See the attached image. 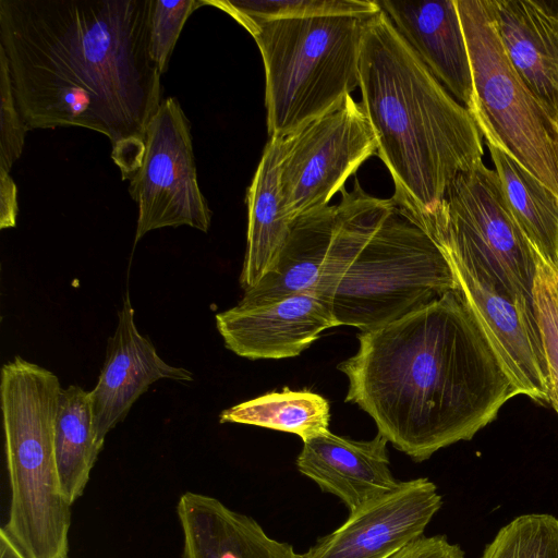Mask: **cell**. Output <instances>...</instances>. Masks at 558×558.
Returning <instances> with one entry per match:
<instances>
[{
	"instance_id": "cb8c5ba5",
	"label": "cell",
	"mask_w": 558,
	"mask_h": 558,
	"mask_svg": "<svg viewBox=\"0 0 558 558\" xmlns=\"http://www.w3.org/2000/svg\"><path fill=\"white\" fill-rule=\"evenodd\" d=\"M204 2L205 5L222 10L243 27L254 23L291 17L323 15L366 17L381 11L377 1L366 0H204Z\"/></svg>"
},
{
	"instance_id": "5b68a950",
	"label": "cell",
	"mask_w": 558,
	"mask_h": 558,
	"mask_svg": "<svg viewBox=\"0 0 558 558\" xmlns=\"http://www.w3.org/2000/svg\"><path fill=\"white\" fill-rule=\"evenodd\" d=\"M367 17H291L244 27L264 62L270 137L293 132L360 86L361 43Z\"/></svg>"
},
{
	"instance_id": "4fadbf2b",
	"label": "cell",
	"mask_w": 558,
	"mask_h": 558,
	"mask_svg": "<svg viewBox=\"0 0 558 558\" xmlns=\"http://www.w3.org/2000/svg\"><path fill=\"white\" fill-rule=\"evenodd\" d=\"M225 345L250 360H280L300 355L320 333L338 327L330 307L310 293L280 301L235 306L216 315Z\"/></svg>"
},
{
	"instance_id": "9c48e42d",
	"label": "cell",
	"mask_w": 558,
	"mask_h": 558,
	"mask_svg": "<svg viewBox=\"0 0 558 558\" xmlns=\"http://www.w3.org/2000/svg\"><path fill=\"white\" fill-rule=\"evenodd\" d=\"M377 154V141L351 95L283 136L280 197L289 220L329 205L348 178Z\"/></svg>"
},
{
	"instance_id": "f1b7e54d",
	"label": "cell",
	"mask_w": 558,
	"mask_h": 558,
	"mask_svg": "<svg viewBox=\"0 0 558 558\" xmlns=\"http://www.w3.org/2000/svg\"><path fill=\"white\" fill-rule=\"evenodd\" d=\"M389 558H464V553L445 535H434L421 536Z\"/></svg>"
},
{
	"instance_id": "9a60e30c",
	"label": "cell",
	"mask_w": 558,
	"mask_h": 558,
	"mask_svg": "<svg viewBox=\"0 0 558 558\" xmlns=\"http://www.w3.org/2000/svg\"><path fill=\"white\" fill-rule=\"evenodd\" d=\"M504 49L558 124V0H486Z\"/></svg>"
},
{
	"instance_id": "8992f818",
	"label": "cell",
	"mask_w": 558,
	"mask_h": 558,
	"mask_svg": "<svg viewBox=\"0 0 558 558\" xmlns=\"http://www.w3.org/2000/svg\"><path fill=\"white\" fill-rule=\"evenodd\" d=\"M456 289L458 283L444 250L393 201L325 303L338 327L371 331Z\"/></svg>"
},
{
	"instance_id": "ac0fdd59",
	"label": "cell",
	"mask_w": 558,
	"mask_h": 558,
	"mask_svg": "<svg viewBox=\"0 0 558 558\" xmlns=\"http://www.w3.org/2000/svg\"><path fill=\"white\" fill-rule=\"evenodd\" d=\"M175 511L182 558H303L291 544L270 537L252 517L216 497L185 492Z\"/></svg>"
},
{
	"instance_id": "6da1fadb",
	"label": "cell",
	"mask_w": 558,
	"mask_h": 558,
	"mask_svg": "<svg viewBox=\"0 0 558 558\" xmlns=\"http://www.w3.org/2000/svg\"><path fill=\"white\" fill-rule=\"evenodd\" d=\"M154 0H0V48L28 130L80 126L132 166L160 105Z\"/></svg>"
},
{
	"instance_id": "5bb4252c",
	"label": "cell",
	"mask_w": 558,
	"mask_h": 558,
	"mask_svg": "<svg viewBox=\"0 0 558 558\" xmlns=\"http://www.w3.org/2000/svg\"><path fill=\"white\" fill-rule=\"evenodd\" d=\"M160 379L191 381L185 368L167 364L151 341L140 333L129 294L118 313V325L108 340L106 359L94 389L89 391L97 434H107L124 420L134 402Z\"/></svg>"
},
{
	"instance_id": "52a82bcc",
	"label": "cell",
	"mask_w": 558,
	"mask_h": 558,
	"mask_svg": "<svg viewBox=\"0 0 558 558\" xmlns=\"http://www.w3.org/2000/svg\"><path fill=\"white\" fill-rule=\"evenodd\" d=\"M469 51V112L481 135L558 195V124L512 66L486 0H454Z\"/></svg>"
},
{
	"instance_id": "484cf974",
	"label": "cell",
	"mask_w": 558,
	"mask_h": 558,
	"mask_svg": "<svg viewBox=\"0 0 558 558\" xmlns=\"http://www.w3.org/2000/svg\"><path fill=\"white\" fill-rule=\"evenodd\" d=\"M534 312L546 361L549 402L558 413V270L539 257Z\"/></svg>"
},
{
	"instance_id": "e0dca14e",
	"label": "cell",
	"mask_w": 558,
	"mask_h": 558,
	"mask_svg": "<svg viewBox=\"0 0 558 558\" xmlns=\"http://www.w3.org/2000/svg\"><path fill=\"white\" fill-rule=\"evenodd\" d=\"M377 3L435 78L469 110L472 69L454 0Z\"/></svg>"
},
{
	"instance_id": "277c9868",
	"label": "cell",
	"mask_w": 558,
	"mask_h": 558,
	"mask_svg": "<svg viewBox=\"0 0 558 558\" xmlns=\"http://www.w3.org/2000/svg\"><path fill=\"white\" fill-rule=\"evenodd\" d=\"M61 390L52 372L21 356L1 368L11 496L2 529L27 558H69L72 504L62 493L54 451Z\"/></svg>"
},
{
	"instance_id": "ba28073f",
	"label": "cell",
	"mask_w": 558,
	"mask_h": 558,
	"mask_svg": "<svg viewBox=\"0 0 558 558\" xmlns=\"http://www.w3.org/2000/svg\"><path fill=\"white\" fill-rule=\"evenodd\" d=\"M425 230L450 262L487 280L535 317L539 255L512 216L494 169L482 161L459 173Z\"/></svg>"
},
{
	"instance_id": "2e32d148",
	"label": "cell",
	"mask_w": 558,
	"mask_h": 558,
	"mask_svg": "<svg viewBox=\"0 0 558 558\" xmlns=\"http://www.w3.org/2000/svg\"><path fill=\"white\" fill-rule=\"evenodd\" d=\"M387 444L379 433L369 440H354L328 430L303 441L295 464L352 512L399 485L390 470Z\"/></svg>"
},
{
	"instance_id": "4316f807",
	"label": "cell",
	"mask_w": 558,
	"mask_h": 558,
	"mask_svg": "<svg viewBox=\"0 0 558 558\" xmlns=\"http://www.w3.org/2000/svg\"><path fill=\"white\" fill-rule=\"evenodd\" d=\"M204 0H154L149 24V52L162 75L187 17Z\"/></svg>"
},
{
	"instance_id": "83f0119b",
	"label": "cell",
	"mask_w": 558,
	"mask_h": 558,
	"mask_svg": "<svg viewBox=\"0 0 558 558\" xmlns=\"http://www.w3.org/2000/svg\"><path fill=\"white\" fill-rule=\"evenodd\" d=\"M0 171L10 173L23 151L28 128L17 108L4 51L0 48Z\"/></svg>"
},
{
	"instance_id": "44dd1931",
	"label": "cell",
	"mask_w": 558,
	"mask_h": 558,
	"mask_svg": "<svg viewBox=\"0 0 558 558\" xmlns=\"http://www.w3.org/2000/svg\"><path fill=\"white\" fill-rule=\"evenodd\" d=\"M487 147L512 216L539 257L558 270V195L505 151Z\"/></svg>"
},
{
	"instance_id": "7402d4cb",
	"label": "cell",
	"mask_w": 558,
	"mask_h": 558,
	"mask_svg": "<svg viewBox=\"0 0 558 558\" xmlns=\"http://www.w3.org/2000/svg\"><path fill=\"white\" fill-rule=\"evenodd\" d=\"M90 393L77 385L62 388L54 420V451L62 493L74 504L88 484L102 449Z\"/></svg>"
},
{
	"instance_id": "30bf717a",
	"label": "cell",
	"mask_w": 558,
	"mask_h": 558,
	"mask_svg": "<svg viewBox=\"0 0 558 558\" xmlns=\"http://www.w3.org/2000/svg\"><path fill=\"white\" fill-rule=\"evenodd\" d=\"M129 180L138 208L135 243L165 227L209 230L211 211L197 182L190 121L177 98L162 100L150 118Z\"/></svg>"
},
{
	"instance_id": "8fae6325",
	"label": "cell",
	"mask_w": 558,
	"mask_h": 558,
	"mask_svg": "<svg viewBox=\"0 0 558 558\" xmlns=\"http://www.w3.org/2000/svg\"><path fill=\"white\" fill-rule=\"evenodd\" d=\"M441 505L442 497L428 478L400 481L395 489L350 512L303 558H389L423 536Z\"/></svg>"
},
{
	"instance_id": "3957f363",
	"label": "cell",
	"mask_w": 558,
	"mask_h": 558,
	"mask_svg": "<svg viewBox=\"0 0 558 558\" xmlns=\"http://www.w3.org/2000/svg\"><path fill=\"white\" fill-rule=\"evenodd\" d=\"M359 87L391 198L425 229L456 177L483 161L482 135L383 10L365 20Z\"/></svg>"
},
{
	"instance_id": "4dcf8cb0",
	"label": "cell",
	"mask_w": 558,
	"mask_h": 558,
	"mask_svg": "<svg viewBox=\"0 0 558 558\" xmlns=\"http://www.w3.org/2000/svg\"><path fill=\"white\" fill-rule=\"evenodd\" d=\"M0 558H27L2 527L0 529Z\"/></svg>"
},
{
	"instance_id": "7a4b0ae2",
	"label": "cell",
	"mask_w": 558,
	"mask_h": 558,
	"mask_svg": "<svg viewBox=\"0 0 558 558\" xmlns=\"http://www.w3.org/2000/svg\"><path fill=\"white\" fill-rule=\"evenodd\" d=\"M357 340L337 365L344 401L415 462L472 439L519 395L459 288Z\"/></svg>"
},
{
	"instance_id": "7c38bea8",
	"label": "cell",
	"mask_w": 558,
	"mask_h": 558,
	"mask_svg": "<svg viewBox=\"0 0 558 558\" xmlns=\"http://www.w3.org/2000/svg\"><path fill=\"white\" fill-rule=\"evenodd\" d=\"M450 264L459 290L518 393L549 402L546 361L536 318L487 280L453 262Z\"/></svg>"
},
{
	"instance_id": "f546056e",
	"label": "cell",
	"mask_w": 558,
	"mask_h": 558,
	"mask_svg": "<svg viewBox=\"0 0 558 558\" xmlns=\"http://www.w3.org/2000/svg\"><path fill=\"white\" fill-rule=\"evenodd\" d=\"M17 213L16 184L10 173L0 171V229L14 228Z\"/></svg>"
},
{
	"instance_id": "d6986e66",
	"label": "cell",
	"mask_w": 558,
	"mask_h": 558,
	"mask_svg": "<svg viewBox=\"0 0 558 558\" xmlns=\"http://www.w3.org/2000/svg\"><path fill=\"white\" fill-rule=\"evenodd\" d=\"M337 222V205L298 216L263 279L244 292L242 306L264 305L295 294H316L330 254Z\"/></svg>"
},
{
	"instance_id": "603a6c76",
	"label": "cell",
	"mask_w": 558,
	"mask_h": 558,
	"mask_svg": "<svg viewBox=\"0 0 558 558\" xmlns=\"http://www.w3.org/2000/svg\"><path fill=\"white\" fill-rule=\"evenodd\" d=\"M327 399L308 389L271 391L226 409L221 423L254 425L290 433L303 441L329 430Z\"/></svg>"
},
{
	"instance_id": "ffe728a7",
	"label": "cell",
	"mask_w": 558,
	"mask_h": 558,
	"mask_svg": "<svg viewBox=\"0 0 558 558\" xmlns=\"http://www.w3.org/2000/svg\"><path fill=\"white\" fill-rule=\"evenodd\" d=\"M283 136H271L246 193V251L240 275L245 291L269 271L289 234L293 221L283 211L279 168Z\"/></svg>"
},
{
	"instance_id": "d4e9b609",
	"label": "cell",
	"mask_w": 558,
	"mask_h": 558,
	"mask_svg": "<svg viewBox=\"0 0 558 558\" xmlns=\"http://www.w3.org/2000/svg\"><path fill=\"white\" fill-rule=\"evenodd\" d=\"M482 558H558V518L521 514L502 526Z\"/></svg>"
}]
</instances>
